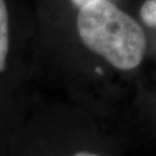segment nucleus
<instances>
[{
	"instance_id": "nucleus-1",
	"label": "nucleus",
	"mask_w": 156,
	"mask_h": 156,
	"mask_svg": "<svg viewBox=\"0 0 156 156\" xmlns=\"http://www.w3.org/2000/svg\"><path fill=\"white\" fill-rule=\"evenodd\" d=\"M76 30L83 45L120 71H132L144 60L147 39L132 16L104 0L79 8Z\"/></svg>"
},
{
	"instance_id": "nucleus-2",
	"label": "nucleus",
	"mask_w": 156,
	"mask_h": 156,
	"mask_svg": "<svg viewBox=\"0 0 156 156\" xmlns=\"http://www.w3.org/2000/svg\"><path fill=\"white\" fill-rule=\"evenodd\" d=\"M9 13L6 0H0V72H2L7 65V58L9 53Z\"/></svg>"
},
{
	"instance_id": "nucleus-3",
	"label": "nucleus",
	"mask_w": 156,
	"mask_h": 156,
	"mask_svg": "<svg viewBox=\"0 0 156 156\" xmlns=\"http://www.w3.org/2000/svg\"><path fill=\"white\" fill-rule=\"evenodd\" d=\"M140 17L146 26L156 28V0H146L140 8Z\"/></svg>"
},
{
	"instance_id": "nucleus-4",
	"label": "nucleus",
	"mask_w": 156,
	"mask_h": 156,
	"mask_svg": "<svg viewBox=\"0 0 156 156\" xmlns=\"http://www.w3.org/2000/svg\"><path fill=\"white\" fill-rule=\"evenodd\" d=\"M100 1H104V0H71L73 5L75 6L76 8H81L83 6L90 5V4H95V2H100Z\"/></svg>"
},
{
	"instance_id": "nucleus-5",
	"label": "nucleus",
	"mask_w": 156,
	"mask_h": 156,
	"mask_svg": "<svg viewBox=\"0 0 156 156\" xmlns=\"http://www.w3.org/2000/svg\"><path fill=\"white\" fill-rule=\"evenodd\" d=\"M72 156H102L100 154H96V153H91V151H79L76 154H74Z\"/></svg>"
}]
</instances>
